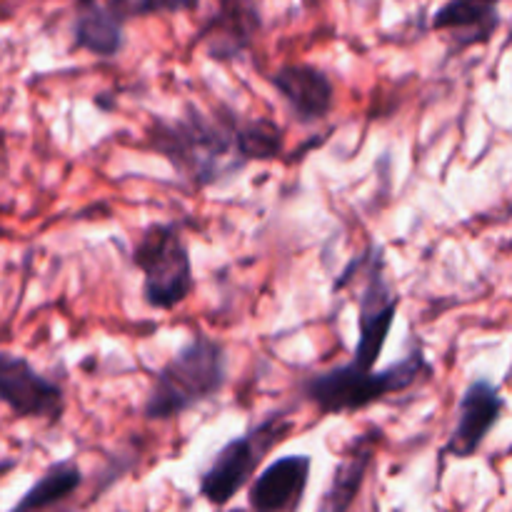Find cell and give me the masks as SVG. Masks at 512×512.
<instances>
[{
  "label": "cell",
  "instance_id": "cell-1",
  "mask_svg": "<svg viewBox=\"0 0 512 512\" xmlns=\"http://www.w3.org/2000/svg\"><path fill=\"white\" fill-rule=\"evenodd\" d=\"M235 120L238 115L228 108L203 113L198 105H185L178 118L150 123L148 143L190 188H210L245 165L235 150Z\"/></svg>",
  "mask_w": 512,
  "mask_h": 512
},
{
  "label": "cell",
  "instance_id": "cell-2",
  "mask_svg": "<svg viewBox=\"0 0 512 512\" xmlns=\"http://www.w3.org/2000/svg\"><path fill=\"white\" fill-rule=\"evenodd\" d=\"M228 383V353L223 343L198 333L155 373L143 413L148 420H173L205 400L215 398Z\"/></svg>",
  "mask_w": 512,
  "mask_h": 512
},
{
  "label": "cell",
  "instance_id": "cell-3",
  "mask_svg": "<svg viewBox=\"0 0 512 512\" xmlns=\"http://www.w3.org/2000/svg\"><path fill=\"white\" fill-rule=\"evenodd\" d=\"M430 375H433V365L428 363L423 350L415 348L403 360L378 373L358 370L345 363L310 375L303 383V395L320 410V415H348L360 413L388 395L415 388Z\"/></svg>",
  "mask_w": 512,
  "mask_h": 512
},
{
  "label": "cell",
  "instance_id": "cell-4",
  "mask_svg": "<svg viewBox=\"0 0 512 512\" xmlns=\"http://www.w3.org/2000/svg\"><path fill=\"white\" fill-rule=\"evenodd\" d=\"M133 265L143 273V300L153 310H175L193 295V260L175 223H153L133 245Z\"/></svg>",
  "mask_w": 512,
  "mask_h": 512
},
{
  "label": "cell",
  "instance_id": "cell-5",
  "mask_svg": "<svg viewBox=\"0 0 512 512\" xmlns=\"http://www.w3.org/2000/svg\"><path fill=\"white\" fill-rule=\"evenodd\" d=\"M290 428L293 423L288 415L275 413L240 438L228 440L200 473V498L213 508H225L255 478L270 450L288 438Z\"/></svg>",
  "mask_w": 512,
  "mask_h": 512
},
{
  "label": "cell",
  "instance_id": "cell-6",
  "mask_svg": "<svg viewBox=\"0 0 512 512\" xmlns=\"http://www.w3.org/2000/svg\"><path fill=\"white\" fill-rule=\"evenodd\" d=\"M365 285L360 293L358 313V343L350 365L358 370H375L383 353L388 335L393 330L400 310V293L385 273V255L378 243H370L363 255Z\"/></svg>",
  "mask_w": 512,
  "mask_h": 512
},
{
  "label": "cell",
  "instance_id": "cell-7",
  "mask_svg": "<svg viewBox=\"0 0 512 512\" xmlns=\"http://www.w3.org/2000/svg\"><path fill=\"white\" fill-rule=\"evenodd\" d=\"M0 403L15 418L58 423L65 413V393L55 380L45 378L28 358L0 350Z\"/></svg>",
  "mask_w": 512,
  "mask_h": 512
},
{
  "label": "cell",
  "instance_id": "cell-8",
  "mask_svg": "<svg viewBox=\"0 0 512 512\" xmlns=\"http://www.w3.org/2000/svg\"><path fill=\"white\" fill-rule=\"evenodd\" d=\"M503 410L505 400L500 395L498 383L488 378H475L473 383H468L463 398H460L453 433L443 445V455L458 460L478 455L498 420L503 418Z\"/></svg>",
  "mask_w": 512,
  "mask_h": 512
},
{
  "label": "cell",
  "instance_id": "cell-9",
  "mask_svg": "<svg viewBox=\"0 0 512 512\" xmlns=\"http://www.w3.org/2000/svg\"><path fill=\"white\" fill-rule=\"evenodd\" d=\"M265 0H215L213 13L200 28L208 55L220 63L238 60L263 30Z\"/></svg>",
  "mask_w": 512,
  "mask_h": 512
},
{
  "label": "cell",
  "instance_id": "cell-10",
  "mask_svg": "<svg viewBox=\"0 0 512 512\" xmlns=\"http://www.w3.org/2000/svg\"><path fill=\"white\" fill-rule=\"evenodd\" d=\"M313 458L285 455L255 473L248 490V505L258 512H295L303 508L308 493Z\"/></svg>",
  "mask_w": 512,
  "mask_h": 512
},
{
  "label": "cell",
  "instance_id": "cell-11",
  "mask_svg": "<svg viewBox=\"0 0 512 512\" xmlns=\"http://www.w3.org/2000/svg\"><path fill=\"white\" fill-rule=\"evenodd\" d=\"M133 0H78L73 15V48L98 58H115L125 48V23Z\"/></svg>",
  "mask_w": 512,
  "mask_h": 512
},
{
  "label": "cell",
  "instance_id": "cell-12",
  "mask_svg": "<svg viewBox=\"0 0 512 512\" xmlns=\"http://www.w3.org/2000/svg\"><path fill=\"white\" fill-rule=\"evenodd\" d=\"M270 83L278 90L280 98L288 103L290 113L298 123L313 125L318 120H325L333 110L335 88L333 80L325 70L315 68L308 63H288L280 65Z\"/></svg>",
  "mask_w": 512,
  "mask_h": 512
},
{
  "label": "cell",
  "instance_id": "cell-13",
  "mask_svg": "<svg viewBox=\"0 0 512 512\" xmlns=\"http://www.w3.org/2000/svg\"><path fill=\"white\" fill-rule=\"evenodd\" d=\"M503 0H448L435 10L430 28L453 35L455 50L488 45L503 23Z\"/></svg>",
  "mask_w": 512,
  "mask_h": 512
},
{
  "label": "cell",
  "instance_id": "cell-14",
  "mask_svg": "<svg viewBox=\"0 0 512 512\" xmlns=\"http://www.w3.org/2000/svg\"><path fill=\"white\" fill-rule=\"evenodd\" d=\"M380 440V428H368L363 435L350 443V450L340 465L335 468L333 480H330L328 490L323 493L318 508L325 512H343L353 508L358 500L360 490H363L365 478L370 473V465L375 463V445Z\"/></svg>",
  "mask_w": 512,
  "mask_h": 512
},
{
  "label": "cell",
  "instance_id": "cell-15",
  "mask_svg": "<svg viewBox=\"0 0 512 512\" xmlns=\"http://www.w3.org/2000/svg\"><path fill=\"white\" fill-rule=\"evenodd\" d=\"M83 485V470L78 460L65 458L48 465L38 480L28 488V493L13 505V510H48L73 498Z\"/></svg>",
  "mask_w": 512,
  "mask_h": 512
},
{
  "label": "cell",
  "instance_id": "cell-16",
  "mask_svg": "<svg viewBox=\"0 0 512 512\" xmlns=\"http://www.w3.org/2000/svg\"><path fill=\"white\" fill-rule=\"evenodd\" d=\"M235 150L243 163H265L285 150V133L270 118L235 120Z\"/></svg>",
  "mask_w": 512,
  "mask_h": 512
},
{
  "label": "cell",
  "instance_id": "cell-17",
  "mask_svg": "<svg viewBox=\"0 0 512 512\" xmlns=\"http://www.w3.org/2000/svg\"><path fill=\"white\" fill-rule=\"evenodd\" d=\"M200 0H133L130 13L135 18H145V15H163V13H185V10H195Z\"/></svg>",
  "mask_w": 512,
  "mask_h": 512
}]
</instances>
